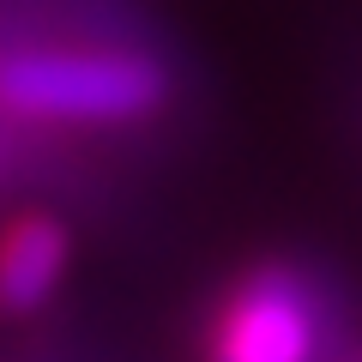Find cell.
Masks as SVG:
<instances>
[{
	"label": "cell",
	"mask_w": 362,
	"mask_h": 362,
	"mask_svg": "<svg viewBox=\"0 0 362 362\" xmlns=\"http://www.w3.org/2000/svg\"><path fill=\"white\" fill-rule=\"evenodd\" d=\"M163 97V66L127 49H37L0 61V103L30 121H133Z\"/></svg>",
	"instance_id": "obj_1"
},
{
	"label": "cell",
	"mask_w": 362,
	"mask_h": 362,
	"mask_svg": "<svg viewBox=\"0 0 362 362\" xmlns=\"http://www.w3.org/2000/svg\"><path fill=\"white\" fill-rule=\"evenodd\" d=\"M211 356L218 362H308L314 356V302L302 290V278H290L284 266L254 272L223 308Z\"/></svg>",
	"instance_id": "obj_2"
},
{
	"label": "cell",
	"mask_w": 362,
	"mask_h": 362,
	"mask_svg": "<svg viewBox=\"0 0 362 362\" xmlns=\"http://www.w3.org/2000/svg\"><path fill=\"white\" fill-rule=\"evenodd\" d=\"M66 278V230L42 211H25L0 230V314H30Z\"/></svg>",
	"instance_id": "obj_3"
}]
</instances>
